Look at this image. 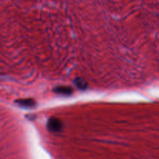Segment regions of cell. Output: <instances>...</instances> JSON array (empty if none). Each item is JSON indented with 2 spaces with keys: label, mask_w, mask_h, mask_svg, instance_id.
<instances>
[{
  "label": "cell",
  "mask_w": 159,
  "mask_h": 159,
  "mask_svg": "<svg viewBox=\"0 0 159 159\" xmlns=\"http://www.w3.org/2000/svg\"><path fill=\"white\" fill-rule=\"evenodd\" d=\"M17 103L18 105H20V107H23V108H30L35 106V102L32 99H20V100L17 101Z\"/></svg>",
  "instance_id": "obj_3"
},
{
  "label": "cell",
  "mask_w": 159,
  "mask_h": 159,
  "mask_svg": "<svg viewBox=\"0 0 159 159\" xmlns=\"http://www.w3.org/2000/svg\"><path fill=\"white\" fill-rule=\"evenodd\" d=\"M75 84L76 85V86L78 87L80 89H85L87 87V82L85 79H81V78H78L75 80Z\"/></svg>",
  "instance_id": "obj_4"
},
{
  "label": "cell",
  "mask_w": 159,
  "mask_h": 159,
  "mask_svg": "<svg viewBox=\"0 0 159 159\" xmlns=\"http://www.w3.org/2000/svg\"><path fill=\"white\" fill-rule=\"evenodd\" d=\"M54 92L60 95H70L72 93V89L66 86H58L54 89Z\"/></svg>",
  "instance_id": "obj_2"
},
{
  "label": "cell",
  "mask_w": 159,
  "mask_h": 159,
  "mask_svg": "<svg viewBox=\"0 0 159 159\" xmlns=\"http://www.w3.org/2000/svg\"><path fill=\"white\" fill-rule=\"evenodd\" d=\"M48 127L51 131L57 132L61 129L62 124L60 121L55 118H51L48 123Z\"/></svg>",
  "instance_id": "obj_1"
}]
</instances>
